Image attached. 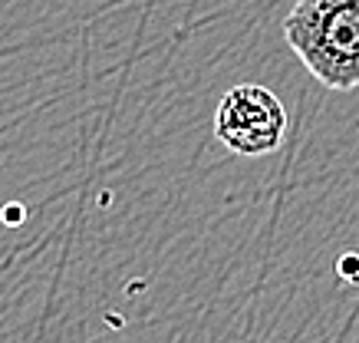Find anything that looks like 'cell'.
<instances>
[{"label": "cell", "mask_w": 359, "mask_h": 343, "mask_svg": "<svg viewBox=\"0 0 359 343\" xmlns=\"http://www.w3.org/2000/svg\"><path fill=\"white\" fill-rule=\"evenodd\" d=\"M283 40L320 86H359V0H297Z\"/></svg>", "instance_id": "1"}, {"label": "cell", "mask_w": 359, "mask_h": 343, "mask_svg": "<svg viewBox=\"0 0 359 343\" xmlns=\"http://www.w3.org/2000/svg\"><path fill=\"white\" fill-rule=\"evenodd\" d=\"M215 139L241 159L277 152L287 139V109L261 83H241L221 96L215 109Z\"/></svg>", "instance_id": "2"}]
</instances>
